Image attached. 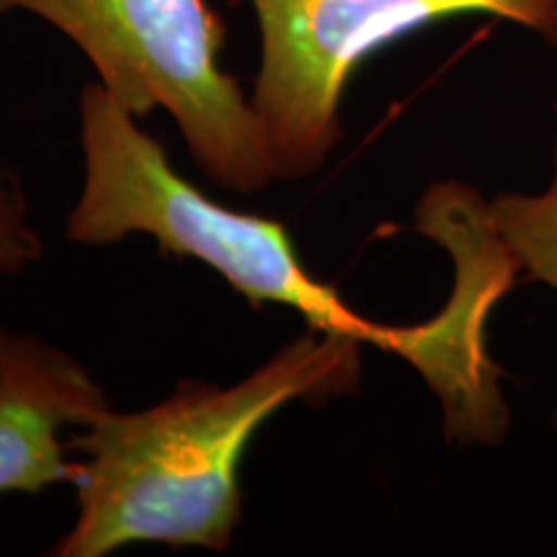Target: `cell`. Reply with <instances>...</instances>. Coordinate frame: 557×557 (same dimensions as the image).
Instances as JSON below:
<instances>
[{"mask_svg":"<svg viewBox=\"0 0 557 557\" xmlns=\"http://www.w3.org/2000/svg\"><path fill=\"white\" fill-rule=\"evenodd\" d=\"M361 341L308 329L230 387L181 380L171 398L137 413L109 410L70 449L78 519L58 557H103L137 542L233 545L243 519L240 462L263 421L292 400L323 403L359 385Z\"/></svg>","mask_w":557,"mask_h":557,"instance_id":"1","label":"cell"},{"mask_svg":"<svg viewBox=\"0 0 557 557\" xmlns=\"http://www.w3.org/2000/svg\"><path fill=\"white\" fill-rule=\"evenodd\" d=\"M86 184L67 218V238L109 246L132 233L156 238L165 256L197 259L218 271L253 308L282 305L310 329L351 336L406 357L423 372L434 357L429 323L389 329L354 312L297 256L287 227L209 199L173 171L169 152L99 83L81 94Z\"/></svg>","mask_w":557,"mask_h":557,"instance_id":"2","label":"cell"},{"mask_svg":"<svg viewBox=\"0 0 557 557\" xmlns=\"http://www.w3.org/2000/svg\"><path fill=\"white\" fill-rule=\"evenodd\" d=\"M13 11L75 41L132 116L169 111L194 163L222 189L256 194L274 178L250 99L222 67L225 21L207 0H0V16Z\"/></svg>","mask_w":557,"mask_h":557,"instance_id":"3","label":"cell"},{"mask_svg":"<svg viewBox=\"0 0 557 557\" xmlns=\"http://www.w3.org/2000/svg\"><path fill=\"white\" fill-rule=\"evenodd\" d=\"M259 21L250 107L274 178H308L341 143L354 73L395 41L462 16L506 18L557 47V0H227Z\"/></svg>","mask_w":557,"mask_h":557,"instance_id":"4","label":"cell"},{"mask_svg":"<svg viewBox=\"0 0 557 557\" xmlns=\"http://www.w3.org/2000/svg\"><path fill=\"white\" fill-rule=\"evenodd\" d=\"M111 410L103 387L62 348L0 325V496L73 483L60 434Z\"/></svg>","mask_w":557,"mask_h":557,"instance_id":"5","label":"cell"},{"mask_svg":"<svg viewBox=\"0 0 557 557\" xmlns=\"http://www.w3.org/2000/svg\"><path fill=\"white\" fill-rule=\"evenodd\" d=\"M487 227L513 269L557 287V156L555 178L537 197L500 194L487 207ZM557 423V416H555Z\"/></svg>","mask_w":557,"mask_h":557,"instance_id":"6","label":"cell"},{"mask_svg":"<svg viewBox=\"0 0 557 557\" xmlns=\"http://www.w3.org/2000/svg\"><path fill=\"white\" fill-rule=\"evenodd\" d=\"M45 253L24 184L13 171H0V276H16Z\"/></svg>","mask_w":557,"mask_h":557,"instance_id":"7","label":"cell"}]
</instances>
